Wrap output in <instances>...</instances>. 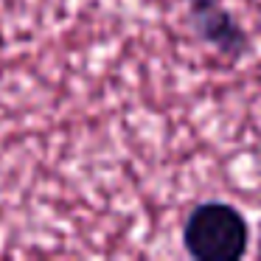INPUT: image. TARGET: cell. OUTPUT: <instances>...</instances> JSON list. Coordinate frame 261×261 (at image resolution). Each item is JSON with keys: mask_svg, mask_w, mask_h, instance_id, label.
I'll return each instance as SVG.
<instances>
[{"mask_svg": "<svg viewBox=\"0 0 261 261\" xmlns=\"http://www.w3.org/2000/svg\"><path fill=\"white\" fill-rule=\"evenodd\" d=\"M182 247L194 261H242L250 253V222L225 199H205L182 222Z\"/></svg>", "mask_w": 261, "mask_h": 261, "instance_id": "obj_1", "label": "cell"}, {"mask_svg": "<svg viewBox=\"0 0 261 261\" xmlns=\"http://www.w3.org/2000/svg\"><path fill=\"white\" fill-rule=\"evenodd\" d=\"M188 25L199 42L230 62L253 51V37L222 0H188Z\"/></svg>", "mask_w": 261, "mask_h": 261, "instance_id": "obj_2", "label": "cell"}, {"mask_svg": "<svg viewBox=\"0 0 261 261\" xmlns=\"http://www.w3.org/2000/svg\"><path fill=\"white\" fill-rule=\"evenodd\" d=\"M255 258L261 261V233H258V244H255Z\"/></svg>", "mask_w": 261, "mask_h": 261, "instance_id": "obj_3", "label": "cell"}]
</instances>
